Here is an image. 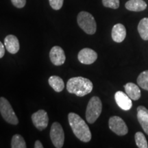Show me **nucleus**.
<instances>
[{
	"instance_id": "obj_8",
	"label": "nucleus",
	"mask_w": 148,
	"mask_h": 148,
	"mask_svg": "<svg viewBox=\"0 0 148 148\" xmlns=\"http://www.w3.org/2000/svg\"><path fill=\"white\" fill-rule=\"evenodd\" d=\"M33 124L37 129L42 130L47 127L49 123V117L45 110H39L32 115Z\"/></svg>"
},
{
	"instance_id": "obj_19",
	"label": "nucleus",
	"mask_w": 148,
	"mask_h": 148,
	"mask_svg": "<svg viewBox=\"0 0 148 148\" xmlns=\"http://www.w3.org/2000/svg\"><path fill=\"white\" fill-rule=\"evenodd\" d=\"M11 147L12 148H25L26 143L25 140L20 134H14L11 140Z\"/></svg>"
},
{
	"instance_id": "obj_15",
	"label": "nucleus",
	"mask_w": 148,
	"mask_h": 148,
	"mask_svg": "<svg viewBox=\"0 0 148 148\" xmlns=\"http://www.w3.org/2000/svg\"><path fill=\"white\" fill-rule=\"evenodd\" d=\"M124 88L125 90V93L131 98L132 100H138L140 99V90L137 85L134 83L129 82L124 85Z\"/></svg>"
},
{
	"instance_id": "obj_14",
	"label": "nucleus",
	"mask_w": 148,
	"mask_h": 148,
	"mask_svg": "<svg viewBox=\"0 0 148 148\" xmlns=\"http://www.w3.org/2000/svg\"><path fill=\"white\" fill-rule=\"evenodd\" d=\"M137 119L144 132L148 135V110L145 107L143 106L138 107Z\"/></svg>"
},
{
	"instance_id": "obj_25",
	"label": "nucleus",
	"mask_w": 148,
	"mask_h": 148,
	"mask_svg": "<svg viewBox=\"0 0 148 148\" xmlns=\"http://www.w3.org/2000/svg\"><path fill=\"white\" fill-rule=\"evenodd\" d=\"M5 54V47L3 46V43L0 41V58H3Z\"/></svg>"
},
{
	"instance_id": "obj_1",
	"label": "nucleus",
	"mask_w": 148,
	"mask_h": 148,
	"mask_svg": "<svg viewBox=\"0 0 148 148\" xmlns=\"http://www.w3.org/2000/svg\"><path fill=\"white\" fill-rule=\"evenodd\" d=\"M68 120L75 136L84 143L89 142L91 139V132L84 120L74 112L68 114Z\"/></svg>"
},
{
	"instance_id": "obj_21",
	"label": "nucleus",
	"mask_w": 148,
	"mask_h": 148,
	"mask_svg": "<svg viewBox=\"0 0 148 148\" xmlns=\"http://www.w3.org/2000/svg\"><path fill=\"white\" fill-rule=\"evenodd\" d=\"M135 142H136V145L139 148H147L148 143L146 138L143 133L140 132H138L135 134L134 136Z\"/></svg>"
},
{
	"instance_id": "obj_11",
	"label": "nucleus",
	"mask_w": 148,
	"mask_h": 148,
	"mask_svg": "<svg viewBox=\"0 0 148 148\" xmlns=\"http://www.w3.org/2000/svg\"><path fill=\"white\" fill-rule=\"evenodd\" d=\"M114 99L116 104L123 110H130L132 106V102L131 98L125 92L117 91L114 94Z\"/></svg>"
},
{
	"instance_id": "obj_16",
	"label": "nucleus",
	"mask_w": 148,
	"mask_h": 148,
	"mask_svg": "<svg viewBox=\"0 0 148 148\" xmlns=\"http://www.w3.org/2000/svg\"><path fill=\"white\" fill-rule=\"evenodd\" d=\"M127 10L134 12H140L145 10L147 3L143 0H129L125 4Z\"/></svg>"
},
{
	"instance_id": "obj_23",
	"label": "nucleus",
	"mask_w": 148,
	"mask_h": 148,
	"mask_svg": "<svg viewBox=\"0 0 148 148\" xmlns=\"http://www.w3.org/2000/svg\"><path fill=\"white\" fill-rule=\"evenodd\" d=\"M49 4L53 10H58L62 7L64 0H49Z\"/></svg>"
},
{
	"instance_id": "obj_22",
	"label": "nucleus",
	"mask_w": 148,
	"mask_h": 148,
	"mask_svg": "<svg viewBox=\"0 0 148 148\" xmlns=\"http://www.w3.org/2000/svg\"><path fill=\"white\" fill-rule=\"evenodd\" d=\"M105 7L112 9H117L119 7V0H102Z\"/></svg>"
},
{
	"instance_id": "obj_17",
	"label": "nucleus",
	"mask_w": 148,
	"mask_h": 148,
	"mask_svg": "<svg viewBox=\"0 0 148 148\" xmlns=\"http://www.w3.org/2000/svg\"><path fill=\"white\" fill-rule=\"evenodd\" d=\"M48 82L50 86L56 92H60L63 90L64 88V83L63 79L57 75H52L48 79Z\"/></svg>"
},
{
	"instance_id": "obj_3",
	"label": "nucleus",
	"mask_w": 148,
	"mask_h": 148,
	"mask_svg": "<svg viewBox=\"0 0 148 148\" xmlns=\"http://www.w3.org/2000/svg\"><path fill=\"white\" fill-rule=\"evenodd\" d=\"M102 110V103L101 99L97 96L90 98L86 110V119L89 123H95Z\"/></svg>"
},
{
	"instance_id": "obj_6",
	"label": "nucleus",
	"mask_w": 148,
	"mask_h": 148,
	"mask_svg": "<svg viewBox=\"0 0 148 148\" xmlns=\"http://www.w3.org/2000/svg\"><path fill=\"white\" fill-rule=\"evenodd\" d=\"M50 138L53 145L56 148H61L64 145V134L62 125L58 122H54L51 125Z\"/></svg>"
},
{
	"instance_id": "obj_26",
	"label": "nucleus",
	"mask_w": 148,
	"mask_h": 148,
	"mask_svg": "<svg viewBox=\"0 0 148 148\" xmlns=\"http://www.w3.org/2000/svg\"><path fill=\"white\" fill-rule=\"evenodd\" d=\"M34 147L35 148H43V145H42V144L41 143V142H40V140H36V142H35V143H34Z\"/></svg>"
},
{
	"instance_id": "obj_2",
	"label": "nucleus",
	"mask_w": 148,
	"mask_h": 148,
	"mask_svg": "<svg viewBox=\"0 0 148 148\" xmlns=\"http://www.w3.org/2000/svg\"><path fill=\"white\" fill-rule=\"evenodd\" d=\"M93 85L90 79L83 77H74L70 78L66 84V89L70 93L78 97L88 95L92 90Z\"/></svg>"
},
{
	"instance_id": "obj_7",
	"label": "nucleus",
	"mask_w": 148,
	"mask_h": 148,
	"mask_svg": "<svg viewBox=\"0 0 148 148\" xmlns=\"http://www.w3.org/2000/svg\"><path fill=\"white\" fill-rule=\"evenodd\" d=\"M108 126L112 132L119 136H124L128 132L126 123L118 116H111L108 121Z\"/></svg>"
},
{
	"instance_id": "obj_4",
	"label": "nucleus",
	"mask_w": 148,
	"mask_h": 148,
	"mask_svg": "<svg viewBox=\"0 0 148 148\" xmlns=\"http://www.w3.org/2000/svg\"><path fill=\"white\" fill-rule=\"evenodd\" d=\"M78 25L88 34H94L97 29V24L93 16L89 12H80L77 18Z\"/></svg>"
},
{
	"instance_id": "obj_12",
	"label": "nucleus",
	"mask_w": 148,
	"mask_h": 148,
	"mask_svg": "<svg viewBox=\"0 0 148 148\" xmlns=\"http://www.w3.org/2000/svg\"><path fill=\"white\" fill-rule=\"evenodd\" d=\"M4 45L5 49L9 53H16L19 50V42L18 38L14 35H8L4 39Z\"/></svg>"
},
{
	"instance_id": "obj_20",
	"label": "nucleus",
	"mask_w": 148,
	"mask_h": 148,
	"mask_svg": "<svg viewBox=\"0 0 148 148\" xmlns=\"http://www.w3.org/2000/svg\"><path fill=\"white\" fill-rule=\"evenodd\" d=\"M137 83L140 87L148 90V70L140 73L137 78Z\"/></svg>"
},
{
	"instance_id": "obj_10",
	"label": "nucleus",
	"mask_w": 148,
	"mask_h": 148,
	"mask_svg": "<svg viewBox=\"0 0 148 148\" xmlns=\"http://www.w3.org/2000/svg\"><path fill=\"white\" fill-rule=\"evenodd\" d=\"M78 60L84 64H92L97 58V53L90 48H84L79 51L77 56Z\"/></svg>"
},
{
	"instance_id": "obj_9",
	"label": "nucleus",
	"mask_w": 148,
	"mask_h": 148,
	"mask_svg": "<svg viewBox=\"0 0 148 148\" xmlns=\"http://www.w3.org/2000/svg\"><path fill=\"white\" fill-rule=\"evenodd\" d=\"M49 58L51 62L56 66H60L65 62L66 56L63 49L59 46H54L49 52Z\"/></svg>"
},
{
	"instance_id": "obj_24",
	"label": "nucleus",
	"mask_w": 148,
	"mask_h": 148,
	"mask_svg": "<svg viewBox=\"0 0 148 148\" xmlns=\"http://www.w3.org/2000/svg\"><path fill=\"white\" fill-rule=\"evenodd\" d=\"M14 6L18 8H23L26 3V0H11Z\"/></svg>"
},
{
	"instance_id": "obj_5",
	"label": "nucleus",
	"mask_w": 148,
	"mask_h": 148,
	"mask_svg": "<svg viewBox=\"0 0 148 148\" xmlns=\"http://www.w3.org/2000/svg\"><path fill=\"white\" fill-rule=\"evenodd\" d=\"M0 113L5 121L12 125H17L18 120L9 101L5 97H0Z\"/></svg>"
},
{
	"instance_id": "obj_13",
	"label": "nucleus",
	"mask_w": 148,
	"mask_h": 148,
	"mask_svg": "<svg viewBox=\"0 0 148 148\" xmlns=\"http://www.w3.org/2000/svg\"><path fill=\"white\" fill-rule=\"evenodd\" d=\"M126 36V29L121 23L114 25L112 29V38L114 42H121Z\"/></svg>"
},
{
	"instance_id": "obj_18",
	"label": "nucleus",
	"mask_w": 148,
	"mask_h": 148,
	"mask_svg": "<svg viewBox=\"0 0 148 148\" xmlns=\"http://www.w3.org/2000/svg\"><path fill=\"white\" fill-rule=\"evenodd\" d=\"M138 32L144 40H148V18H143L138 25Z\"/></svg>"
}]
</instances>
